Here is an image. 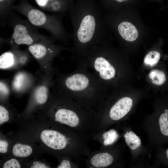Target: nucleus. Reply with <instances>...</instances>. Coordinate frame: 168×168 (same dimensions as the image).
<instances>
[{
  "instance_id": "obj_7",
  "label": "nucleus",
  "mask_w": 168,
  "mask_h": 168,
  "mask_svg": "<svg viewBox=\"0 0 168 168\" xmlns=\"http://www.w3.org/2000/svg\"><path fill=\"white\" fill-rule=\"evenodd\" d=\"M37 80V78L27 72L18 71L14 75L11 81L12 92L17 95L30 92Z\"/></svg>"
},
{
  "instance_id": "obj_4",
  "label": "nucleus",
  "mask_w": 168,
  "mask_h": 168,
  "mask_svg": "<svg viewBox=\"0 0 168 168\" xmlns=\"http://www.w3.org/2000/svg\"><path fill=\"white\" fill-rule=\"evenodd\" d=\"M63 49L62 47L55 45L52 39L35 43L28 46L26 50L39 64L38 74L54 75L55 72L52 66L53 60Z\"/></svg>"
},
{
  "instance_id": "obj_21",
  "label": "nucleus",
  "mask_w": 168,
  "mask_h": 168,
  "mask_svg": "<svg viewBox=\"0 0 168 168\" xmlns=\"http://www.w3.org/2000/svg\"><path fill=\"white\" fill-rule=\"evenodd\" d=\"M12 92L11 87L8 82L5 79H1L0 81V94L1 99H6Z\"/></svg>"
},
{
  "instance_id": "obj_3",
  "label": "nucleus",
  "mask_w": 168,
  "mask_h": 168,
  "mask_svg": "<svg viewBox=\"0 0 168 168\" xmlns=\"http://www.w3.org/2000/svg\"><path fill=\"white\" fill-rule=\"evenodd\" d=\"M11 9L25 16L28 21L35 27L44 29L53 37L62 38L63 31L59 21L54 16L46 13L31 5L28 0H18Z\"/></svg>"
},
{
  "instance_id": "obj_13",
  "label": "nucleus",
  "mask_w": 168,
  "mask_h": 168,
  "mask_svg": "<svg viewBox=\"0 0 168 168\" xmlns=\"http://www.w3.org/2000/svg\"><path fill=\"white\" fill-rule=\"evenodd\" d=\"M118 30L121 37L128 41H133L137 38L138 32L136 27L132 23L124 21L118 26Z\"/></svg>"
},
{
  "instance_id": "obj_2",
  "label": "nucleus",
  "mask_w": 168,
  "mask_h": 168,
  "mask_svg": "<svg viewBox=\"0 0 168 168\" xmlns=\"http://www.w3.org/2000/svg\"><path fill=\"white\" fill-rule=\"evenodd\" d=\"M7 19L8 24L12 28L13 33L8 39H1V44H8L11 47L21 45L29 46L37 42L52 39L39 32L28 21L21 19L12 11Z\"/></svg>"
},
{
  "instance_id": "obj_12",
  "label": "nucleus",
  "mask_w": 168,
  "mask_h": 168,
  "mask_svg": "<svg viewBox=\"0 0 168 168\" xmlns=\"http://www.w3.org/2000/svg\"><path fill=\"white\" fill-rule=\"evenodd\" d=\"M124 138L127 145L128 147L134 161L142 153L143 148L140 137L131 130L127 131L124 135Z\"/></svg>"
},
{
  "instance_id": "obj_20",
  "label": "nucleus",
  "mask_w": 168,
  "mask_h": 168,
  "mask_svg": "<svg viewBox=\"0 0 168 168\" xmlns=\"http://www.w3.org/2000/svg\"><path fill=\"white\" fill-rule=\"evenodd\" d=\"M104 139L103 144L105 146L113 144L119 138V135L116 130L111 129L105 132L103 135Z\"/></svg>"
},
{
  "instance_id": "obj_14",
  "label": "nucleus",
  "mask_w": 168,
  "mask_h": 168,
  "mask_svg": "<svg viewBox=\"0 0 168 168\" xmlns=\"http://www.w3.org/2000/svg\"><path fill=\"white\" fill-rule=\"evenodd\" d=\"M113 156L107 152L97 153L91 158L90 163L91 165L96 168H103L109 166L114 162Z\"/></svg>"
},
{
  "instance_id": "obj_15",
  "label": "nucleus",
  "mask_w": 168,
  "mask_h": 168,
  "mask_svg": "<svg viewBox=\"0 0 168 168\" xmlns=\"http://www.w3.org/2000/svg\"><path fill=\"white\" fill-rule=\"evenodd\" d=\"M37 4L42 9L47 11L54 12L61 9L58 0H35Z\"/></svg>"
},
{
  "instance_id": "obj_26",
  "label": "nucleus",
  "mask_w": 168,
  "mask_h": 168,
  "mask_svg": "<svg viewBox=\"0 0 168 168\" xmlns=\"http://www.w3.org/2000/svg\"><path fill=\"white\" fill-rule=\"evenodd\" d=\"M49 167L43 163L39 161H34L30 168H47Z\"/></svg>"
},
{
  "instance_id": "obj_25",
  "label": "nucleus",
  "mask_w": 168,
  "mask_h": 168,
  "mask_svg": "<svg viewBox=\"0 0 168 168\" xmlns=\"http://www.w3.org/2000/svg\"><path fill=\"white\" fill-rule=\"evenodd\" d=\"M71 167V166L70 162L67 159L63 160L57 167L58 168H70Z\"/></svg>"
},
{
  "instance_id": "obj_10",
  "label": "nucleus",
  "mask_w": 168,
  "mask_h": 168,
  "mask_svg": "<svg viewBox=\"0 0 168 168\" xmlns=\"http://www.w3.org/2000/svg\"><path fill=\"white\" fill-rule=\"evenodd\" d=\"M40 138L47 146L56 150L64 149L68 143L67 139L64 135L53 130H43L40 133Z\"/></svg>"
},
{
  "instance_id": "obj_22",
  "label": "nucleus",
  "mask_w": 168,
  "mask_h": 168,
  "mask_svg": "<svg viewBox=\"0 0 168 168\" xmlns=\"http://www.w3.org/2000/svg\"><path fill=\"white\" fill-rule=\"evenodd\" d=\"M9 119V112L8 109L4 105H0V124L1 125L7 122Z\"/></svg>"
},
{
  "instance_id": "obj_18",
  "label": "nucleus",
  "mask_w": 168,
  "mask_h": 168,
  "mask_svg": "<svg viewBox=\"0 0 168 168\" xmlns=\"http://www.w3.org/2000/svg\"><path fill=\"white\" fill-rule=\"evenodd\" d=\"M148 76L152 83L158 86L162 85L166 80V77L165 73L159 69L152 70L149 73Z\"/></svg>"
},
{
  "instance_id": "obj_19",
  "label": "nucleus",
  "mask_w": 168,
  "mask_h": 168,
  "mask_svg": "<svg viewBox=\"0 0 168 168\" xmlns=\"http://www.w3.org/2000/svg\"><path fill=\"white\" fill-rule=\"evenodd\" d=\"M161 54L156 51H151L145 57L144 63L146 65L153 66L156 65L159 61Z\"/></svg>"
},
{
  "instance_id": "obj_16",
  "label": "nucleus",
  "mask_w": 168,
  "mask_h": 168,
  "mask_svg": "<svg viewBox=\"0 0 168 168\" xmlns=\"http://www.w3.org/2000/svg\"><path fill=\"white\" fill-rule=\"evenodd\" d=\"M16 0H0V24L4 26L11 11V7Z\"/></svg>"
},
{
  "instance_id": "obj_23",
  "label": "nucleus",
  "mask_w": 168,
  "mask_h": 168,
  "mask_svg": "<svg viewBox=\"0 0 168 168\" xmlns=\"http://www.w3.org/2000/svg\"><path fill=\"white\" fill-rule=\"evenodd\" d=\"M21 165L16 159L12 158L6 161L3 164V168H20Z\"/></svg>"
},
{
  "instance_id": "obj_6",
  "label": "nucleus",
  "mask_w": 168,
  "mask_h": 168,
  "mask_svg": "<svg viewBox=\"0 0 168 168\" xmlns=\"http://www.w3.org/2000/svg\"><path fill=\"white\" fill-rule=\"evenodd\" d=\"M0 56V68L2 70H14L26 65L30 61L31 54L26 50L20 49L19 46H12Z\"/></svg>"
},
{
  "instance_id": "obj_17",
  "label": "nucleus",
  "mask_w": 168,
  "mask_h": 168,
  "mask_svg": "<svg viewBox=\"0 0 168 168\" xmlns=\"http://www.w3.org/2000/svg\"><path fill=\"white\" fill-rule=\"evenodd\" d=\"M32 151V148L30 146L20 143L15 144L12 148L13 155L18 157H28L31 154Z\"/></svg>"
},
{
  "instance_id": "obj_1",
  "label": "nucleus",
  "mask_w": 168,
  "mask_h": 168,
  "mask_svg": "<svg viewBox=\"0 0 168 168\" xmlns=\"http://www.w3.org/2000/svg\"><path fill=\"white\" fill-rule=\"evenodd\" d=\"M54 76L53 86L79 105L88 106L100 103L105 96V90L81 63L74 71L66 74L55 72Z\"/></svg>"
},
{
  "instance_id": "obj_8",
  "label": "nucleus",
  "mask_w": 168,
  "mask_h": 168,
  "mask_svg": "<svg viewBox=\"0 0 168 168\" xmlns=\"http://www.w3.org/2000/svg\"><path fill=\"white\" fill-rule=\"evenodd\" d=\"M133 104V100L130 97L123 96L119 98L108 109L110 119L114 122L123 119L131 110Z\"/></svg>"
},
{
  "instance_id": "obj_5",
  "label": "nucleus",
  "mask_w": 168,
  "mask_h": 168,
  "mask_svg": "<svg viewBox=\"0 0 168 168\" xmlns=\"http://www.w3.org/2000/svg\"><path fill=\"white\" fill-rule=\"evenodd\" d=\"M36 82L30 91L28 109L34 110L48 103L53 86L54 76L38 74Z\"/></svg>"
},
{
  "instance_id": "obj_11",
  "label": "nucleus",
  "mask_w": 168,
  "mask_h": 168,
  "mask_svg": "<svg viewBox=\"0 0 168 168\" xmlns=\"http://www.w3.org/2000/svg\"><path fill=\"white\" fill-rule=\"evenodd\" d=\"M96 26V21L92 16L87 15L83 18L77 32V37L81 43L86 44L91 40Z\"/></svg>"
},
{
  "instance_id": "obj_24",
  "label": "nucleus",
  "mask_w": 168,
  "mask_h": 168,
  "mask_svg": "<svg viewBox=\"0 0 168 168\" xmlns=\"http://www.w3.org/2000/svg\"><path fill=\"white\" fill-rule=\"evenodd\" d=\"M8 142L6 140L0 139V152L2 154L5 153L8 150Z\"/></svg>"
},
{
  "instance_id": "obj_9",
  "label": "nucleus",
  "mask_w": 168,
  "mask_h": 168,
  "mask_svg": "<svg viewBox=\"0 0 168 168\" xmlns=\"http://www.w3.org/2000/svg\"><path fill=\"white\" fill-rule=\"evenodd\" d=\"M142 125L148 137L158 129L162 134L168 137V110H165L158 119L154 118L145 119Z\"/></svg>"
}]
</instances>
